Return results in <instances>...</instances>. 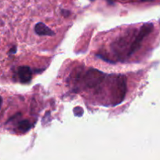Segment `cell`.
<instances>
[{
    "mask_svg": "<svg viewBox=\"0 0 160 160\" xmlns=\"http://www.w3.org/2000/svg\"><path fill=\"white\" fill-rule=\"evenodd\" d=\"M31 124L30 123L29 120H24L19 122L18 125H17V129L22 133H26L31 129Z\"/></svg>",
    "mask_w": 160,
    "mask_h": 160,
    "instance_id": "6",
    "label": "cell"
},
{
    "mask_svg": "<svg viewBox=\"0 0 160 160\" xmlns=\"http://www.w3.org/2000/svg\"><path fill=\"white\" fill-rule=\"evenodd\" d=\"M17 74H18V78L20 82L26 84L31 81V77H32V72H31V68L28 66H21L18 68Z\"/></svg>",
    "mask_w": 160,
    "mask_h": 160,
    "instance_id": "4",
    "label": "cell"
},
{
    "mask_svg": "<svg viewBox=\"0 0 160 160\" xmlns=\"http://www.w3.org/2000/svg\"><path fill=\"white\" fill-rule=\"evenodd\" d=\"M16 51H17V49H16V47H13V48L12 50H10V51H9V52H11V53H15Z\"/></svg>",
    "mask_w": 160,
    "mask_h": 160,
    "instance_id": "7",
    "label": "cell"
},
{
    "mask_svg": "<svg viewBox=\"0 0 160 160\" xmlns=\"http://www.w3.org/2000/svg\"><path fill=\"white\" fill-rule=\"evenodd\" d=\"M91 1H93V0H91Z\"/></svg>",
    "mask_w": 160,
    "mask_h": 160,
    "instance_id": "10",
    "label": "cell"
},
{
    "mask_svg": "<svg viewBox=\"0 0 160 160\" xmlns=\"http://www.w3.org/2000/svg\"><path fill=\"white\" fill-rule=\"evenodd\" d=\"M153 24L151 23H144V24L141 27L137 34L135 35L134 39H133V42H132L131 45H130V50H129L128 52V58L139 49L140 47L141 46V43H142L143 40H144L149 34H151V32L153 31Z\"/></svg>",
    "mask_w": 160,
    "mask_h": 160,
    "instance_id": "2",
    "label": "cell"
},
{
    "mask_svg": "<svg viewBox=\"0 0 160 160\" xmlns=\"http://www.w3.org/2000/svg\"><path fill=\"white\" fill-rule=\"evenodd\" d=\"M139 1H142V2H152V1H154V0H139Z\"/></svg>",
    "mask_w": 160,
    "mask_h": 160,
    "instance_id": "9",
    "label": "cell"
},
{
    "mask_svg": "<svg viewBox=\"0 0 160 160\" xmlns=\"http://www.w3.org/2000/svg\"><path fill=\"white\" fill-rule=\"evenodd\" d=\"M105 74L103 72L96 69H89L84 77V82L86 87L89 88H97L104 81Z\"/></svg>",
    "mask_w": 160,
    "mask_h": 160,
    "instance_id": "3",
    "label": "cell"
},
{
    "mask_svg": "<svg viewBox=\"0 0 160 160\" xmlns=\"http://www.w3.org/2000/svg\"><path fill=\"white\" fill-rule=\"evenodd\" d=\"M35 31L38 35L40 36H53L55 34L54 31L42 22H39L35 26Z\"/></svg>",
    "mask_w": 160,
    "mask_h": 160,
    "instance_id": "5",
    "label": "cell"
},
{
    "mask_svg": "<svg viewBox=\"0 0 160 160\" xmlns=\"http://www.w3.org/2000/svg\"><path fill=\"white\" fill-rule=\"evenodd\" d=\"M2 104H3V98H2V97L0 96V109H1Z\"/></svg>",
    "mask_w": 160,
    "mask_h": 160,
    "instance_id": "8",
    "label": "cell"
},
{
    "mask_svg": "<svg viewBox=\"0 0 160 160\" xmlns=\"http://www.w3.org/2000/svg\"><path fill=\"white\" fill-rule=\"evenodd\" d=\"M111 92L114 106L119 104L124 100L126 94V79L122 75H118L111 79Z\"/></svg>",
    "mask_w": 160,
    "mask_h": 160,
    "instance_id": "1",
    "label": "cell"
}]
</instances>
